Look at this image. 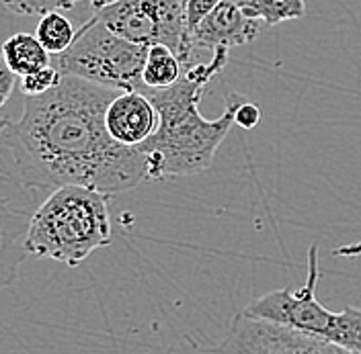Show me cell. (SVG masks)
<instances>
[{"label": "cell", "instance_id": "obj_1", "mask_svg": "<svg viewBox=\"0 0 361 354\" xmlns=\"http://www.w3.org/2000/svg\"><path fill=\"white\" fill-rule=\"evenodd\" d=\"M117 90L64 76L42 96H25L19 119L0 117V146L13 158L15 177L29 191L66 184L105 195L148 180L146 156L111 139L105 109Z\"/></svg>", "mask_w": 361, "mask_h": 354}, {"label": "cell", "instance_id": "obj_2", "mask_svg": "<svg viewBox=\"0 0 361 354\" xmlns=\"http://www.w3.org/2000/svg\"><path fill=\"white\" fill-rule=\"evenodd\" d=\"M228 49L220 47L205 62H195L185 70L179 82L169 89L140 90L150 99L158 113V129L137 150L146 156L148 180L171 177H193L205 172L218 148L234 125V107L238 94L226 96V111L218 119H205L200 101L205 87L224 70Z\"/></svg>", "mask_w": 361, "mask_h": 354}, {"label": "cell", "instance_id": "obj_3", "mask_svg": "<svg viewBox=\"0 0 361 354\" xmlns=\"http://www.w3.org/2000/svg\"><path fill=\"white\" fill-rule=\"evenodd\" d=\"M111 244L109 195L66 184L47 195L31 215L25 252L66 266H78Z\"/></svg>", "mask_w": 361, "mask_h": 354}, {"label": "cell", "instance_id": "obj_4", "mask_svg": "<svg viewBox=\"0 0 361 354\" xmlns=\"http://www.w3.org/2000/svg\"><path fill=\"white\" fill-rule=\"evenodd\" d=\"M318 246L308 248V277L300 289L286 287L269 291L247 303L243 310L252 320L277 324L295 332L322 340L347 353L361 354V310L345 308L326 310L316 299L318 287Z\"/></svg>", "mask_w": 361, "mask_h": 354}, {"label": "cell", "instance_id": "obj_5", "mask_svg": "<svg viewBox=\"0 0 361 354\" xmlns=\"http://www.w3.org/2000/svg\"><path fill=\"white\" fill-rule=\"evenodd\" d=\"M148 45L126 42L92 15L64 53L58 56L56 68L62 76H74L105 89L128 92L144 89L142 70L146 64Z\"/></svg>", "mask_w": 361, "mask_h": 354}, {"label": "cell", "instance_id": "obj_6", "mask_svg": "<svg viewBox=\"0 0 361 354\" xmlns=\"http://www.w3.org/2000/svg\"><path fill=\"white\" fill-rule=\"evenodd\" d=\"M209 354H353L310 336L252 320L243 311L232 320L224 340Z\"/></svg>", "mask_w": 361, "mask_h": 354}, {"label": "cell", "instance_id": "obj_7", "mask_svg": "<svg viewBox=\"0 0 361 354\" xmlns=\"http://www.w3.org/2000/svg\"><path fill=\"white\" fill-rule=\"evenodd\" d=\"M158 113L137 90L117 92L105 109V129L121 146L137 148L158 129Z\"/></svg>", "mask_w": 361, "mask_h": 354}, {"label": "cell", "instance_id": "obj_8", "mask_svg": "<svg viewBox=\"0 0 361 354\" xmlns=\"http://www.w3.org/2000/svg\"><path fill=\"white\" fill-rule=\"evenodd\" d=\"M261 31V23L248 19L236 6L234 0L220 2L193 31V47L197 51L212 53L214 49H232L240 45L252 44Z\"/></svg>", "mask_w": 361, "mask_h": 354}, {"label": "cell", "instance_id": "obj_9", "mask_svg": "<svg viewBox=\"0 0 361 354\" xmlns=\"http://www.w3.org/2000/svg\"><path fill=\"white\" fill-rule=\"evenodd\" d=\"M113 35L137 45L158 44L157 23L152 19L146 0H119L94 13Z\"/></svg>", "mask_w": 361, "mask_h": 354}, {"label": "cell", "instance_id": "obj_10", "mask_svg": "<svg viewBox=\"0 0 361 354\" xmlns=\"http://www.w3.org/2000/svg\"><path fill=\"white\" fill-rule=\"evenodd\" d=\"M29 220L23 211L13 209L11 201L0 195V291L15 283L25 252V236Z\"/></svg>", "mask_w": 361, "mask_h": 354}, {"label": "cell", "instance_id": "obj_11", "mask_svg": "<svg viewBox=\"0 0 361 354\" xmlns=\"http://www.w3.org/2000/svg\"><path fill=\"white\" fill-rule=\"evenodd\" d=\"M2 60L6 62L8 70L15 76H29L42 68L51 66V58L44 49V45L39 44V39L31 33H17L13 37H8L2 44Z\"/></svg>", "mask_w": 361, "mask_h": 354}, {"label": "cell", "instance_id": "obj_12", "mask_svg": "<svg viewBox=\"0 0 361 354\" xmlns=\"http://www.w3.org/2000/svg\"><path fill=\"white\" fill-rule=\"evenodd\" d=\"M183 74H185V68L166 45L154 44L148 47L146 64L142 70V84L146 89H169L175 82H179Z\"/></svg>", "mask_w": 361, "mask_h": 354}, {"label": "cell", "instance_id": "obj_13", "mask_svg": "<svg viewBox=\"0 0 361 354\" xmlns=\"http://www.w3.org/2000/svg\"><path fill=\"white\" fill-rule=\"evenodd\" d=\"M248 19L265 23L267 27L283 21H295L306 15L304 0H234Z\"/></svg>", "mask_w": 361, "mask_h": 354}, {"label": "cell", "instance_id": "obj_14", "mask_svg": "<svg viewBox=\"0 0 361 354\" xmlns=\"http://www.w3.org/2000/svg\"><path fill=\"white\" fill-rule=\"evenodd\" d=\"M35 37L39 39V44L44 45L49 56H60L72 45L76 37V29L62 13H47L39 17Z\"/></svg>", "mask_w": 361, "mask_h": 354}, {"label": "cell", "instance_id": "obj_15", "mask_svg": "<svg viewBox=\"0 0 361 354\" xmlns=\"http://www.w3.org/2000/svg\"><path fill=\"white\" fill-rule=\"evenodd\" d=\"M82 0H4L2 4L13 11L15 15L27 17H44L47 13H62L70 11Z\"/></svg>", "mask_w": 361, "mask_h": 354}, {"label": "cell", "instance_id": "obj_16", "mask_svg": "<svg viewBox=\"0 0 361 354\" xmlns=\"http://www.w3.org/2000/svg\"><path fill=\"white\" fill-rule=\"evenodd\" d=\"M62 72L56 66H47L29 74V76H23L21 78V92L29 99V96H42L45 92L54 90L60 82H62Z\"/></svg>", "mask_w": 361, "mask_h": 354}, {"label": "cell", "instance_id": "obj_17", "mask_svg": "<svg viewBox=\"0 0 361 354\" xmlns=\"http://www.w3.org/2000/svg\"><path fill=\"white\" fill-rule=\"evenodd\" d=\"M224 0H187L185 2V17H187V29L193 35V31L200 27V23Z\"/></svg>", "mask_w": 361, "mask_h": 354}, {"label": "cell", "instance_id": "obj_18", "mask_svg": "<svg viewBox=\"0 0 361 354\" xmlns=\"http://www.w3.org/2000/svg\"><path fill=\"white\" fill-rule=\"evenodd\" d=\"M261 121V109L255 103H247L238 96L236 107H234V125L243 129H252Z\"/></svg>", "mask_w": 361, "mask_h": 354}, {"label": "cell", "instance_id": "obj_19", "mask_svg": "<svg viewBox=\"0 0 361 354\" xmlns=\"http://www.w3.org/2000/svg\"><path fill=\"white\" fill-rule=\"evenodd\" d=\"M15 82H17V76L8 70L6 62L2 60V53H0V109L11 99V94L15 90Z\"/></svg>", "mask_w": 361, "mask_h": 354}, {"label": "cell", "instance_id": "obj_20", "mask_svg": "<svg viewBox=\"0 0 361 354\" xmlns=\"http://www.w3.org/2000/svg\"><path fill=\"white\" fill-rule=\"evenodd\" d=\"M90 6H92V11L97 13V11H103L105 6H109V4H115V2H119V0H89Z\"/></svg>", "mask_w": 361, "mask_h": 354}, {"label": "cell", "instance_id": "obj_21", "mask_svg": "<svg viewBox=\"0 0 361 354\" xmlns=\"http://www.w3.org/2000/svg\"><path fill=\"white\" fill-rule=\"evenodd\" d=\"M183 2H187V0H183Z\"/></svg>", "mask_w": 361, "mask_h": 354}, {"label": "cell", "instance_id": "obj_22", "mask_svg": "<svg viewBox=\"0 0 361 354\" xmlns=\"http://www.w3.org/2000/svg\"><path fill=\"white\" fill-rule=\"evenodd\" d=\"M2 2H4V0H2Z\"/></svg>", "mask_w": 361, "mask_h": 354}]
</instances>
